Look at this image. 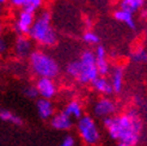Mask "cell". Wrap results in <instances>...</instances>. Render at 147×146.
Instances as JSON below:
<instances>
[{
    "mask_svg": "<svg viewBox=\"0 0 147 146\" xmlns=\"http://www.w3.org/2000/svg\"><path fill=\"white\" fill-rule=\"evenodd\" d=\"M114 18L117 22H120V23L126 24L130 29H135L136 28V23H135V19H134V13H131L129 11L122 10V9H117L114 12Z\"/></svg>",
    "mask_w": 147,
    "mask_h": 146,
    "instance_id": "obj_15",
    "label": "cell"
},
{
    "mask_svg": "<svg viewBox=\"0 0 147 146\" xmlns=\"http://www.w3.org/2000/svg\"><path fill=\"white\" fill-rule=\"evenodd\" d=\"M93 53H94L96 59H105L107 57V49L102 45H97V47H96V49H94Z\"/></svg>",
    "mask_w": 147,
    "mask_h": 146,
    "instance_id": "obj_24",
    "label": "cell"
},
{
    "mask_svg": "<svg viewBox=\"0 0 147 146\" xmlns=\"http://www.w3.org/2000/svg\"><path fill=\"white\" fill-rule=\"evenodd\" d=\"M9 3L16 9H23L24 6V0H9Z\"/></svg>",
    "mask_w": 147,
    "mask_h": 146,
    "instance_id": "obj_25",
    "label": "cell"
},
{
    "mask_svg": "<svg viewBox=\"0 0 147 146\" xmlns=\"http://www.w3.org/2000/svg\"><path fill=\"white\" fill-rule=\"evenodd\" d=\"M123 79H124V70L122 66H115L110 72V83L113 85L114 92L120 93L123 89Z\"/></svg>",
    "mask_w": 147,
    "mask_h": 146,
    "instance_id": "obj_12",
    "label": "cell"
},
{
    "mask_svg": "<svg viewBox=\"0 0 147 146\" xmlns=\"http://www.w3.org/2000/svg\"><path fill=\"white\" fill-rule=\"evenodd\" d=\"M59 146H77V139L74 135L68 134V135H65L62 138V140L60 141Z\"/></svg>",
    "mask_w": 147,
    "mask_h": 146,
    "instance_id": "obj_23",
    "label": "cell"
},
{
    "mask_svg": "<svg viewBox=\"0 0 147 146\" xmlns=\"http://www.w3.org/2000/svg\"><path fill=\"white\" fill-rule=\"evenodd\" d=\"M66 73L80 84H91L99 76L94 53L90 49L84 50L78 60H73L67 64Z\"/></svg>",
    "mask_w": 147,
    "mask_h": 146,
    "instance_id": "obj_2",
    "label": "cell"
},
{
    "mask_svg": "<svg viewBox=\"0 0 147 146\" xmlns=\"http://www.w3.org/2000/svg\"><path fill=\"white\" fill-rule=\"evenodd\" d=\"M0 68H1V64H0Z\"/></svg>",
    "mask_w": 147,
    "mask_h": 146,
    "instance_id": "obj_31",
    "label": "cell"
},
{
    "mask_svg": "<svg viewBox=\"0 0 147 146\" xmlns=\"http://www.w3.org/2000/svg\"><path fill=\"white\" fill-rule=\"evenodd\" d=\"M116 103L109 97H102L99 99H97L93 104V114L96 118L98 119H105V118H110V116H114V114L116 113Z\"/></svg>",
    "mask_w": 147,
    "mask_h": 146,
    "instance_id": "obj_7",
    "label": "cell"
},
{
    "mask_svg": "<svg viewBox=\"0 0 147 146\" xmlns=\"http://www.w3.org/2000/svg\"><path fill=\"white\" fill-rule=\"evenodd\" d=\"M130 60L135 64H147V50L144 48H139L131 53Z\"/></svg>",
    "mask_w": 147,
    "mask_h": 146,
    "instance_id": "obj_18",
    "label": "cell"
},
{
    "mask_svg": "<svg viewBox=\"0 0 147 146\" xmlns=\"http://www.w3.org/2000/svg\"><path fill=\"white\" fill-rule=\"evenodd\" d=\"M3 13H4V9H3V5H0V17L3 16Z\"/></svg>",
    "mask_w": 147,
    "mask_h": 146,
    "instance_id": "obj_29",
    "label": "cell"
},
{
    "mask_svg": "<svg viewBox=\"0 0 147 146\" xmlns=\"http://www.w3.org/2000/svg\"><path fill=\"white\" fill-rule=\"evenodd\" d=\"M49 121H50V126L54 129L66 132V130H69L73 127V121L74 120H72L69 116L62 110L60 113H55L50 118Z\"/></svg>",
    "mask_w": 147,
    "mask_h": 146,
    "instance_id": "obj_10",
    "label": "cell"
},
{
    "mask_svg": "<svg viewBox=\"0 0 147 146\" xmlns=\"http://www.w3.org/2000/svg\"><path fill=\"white\" fill-rule=\"evenodd\" d=\"M35 86L38 91V97L42 98L53 99L57 93V85L51 78H37Z\"/></svg>",
    "mask_w": 147,
    "mask_h": 146,
    "instance_id": "obj_9",
    "label": "cell"
},
{
    "mask_svg": "<svg viewBox=\"0 0 147 146\" xmlns=\"http://www.w3.org/2000/svg\"><path fill=\"white\" fill-rule=\"evenodd\" d=\"M34 50L32 40L28 35H18L13 43V54L18 59H28Z\"/></svg>",
    "mask_w": 147,
    "mask_h": 146,
    "instance_id": "obj_8",
    "label": "cell"
},
{
    "mask_svg": "<svg viewBox=\"0 0 147 146\" xmlns=\"http://www.w3.org/2000/svg\"><path fill=\"white\" fill-rule=\"evenodd\" d=\"M63 112L67 114L72 120H79L84 115V108H83V104L80 103V101L72 99L65 105Z\"/></svg>",
    "mask_w": 147,
    "mask_h": 146,
    "instance_id": "obj_14",
    "label": "cell"
},
{
    "mask_svg": "<svg viewBox=\"0 0 147 146\" xmlns=\"http://www.w3.org/2000/svg\"><path fill=\"white\" fill-rule=\"evenodd\" d=\"M6 50H7V43L3 37H0V55H3Z\"/></svg>",
    "mask_w": 147,
    "mask_h": 146,
    "instance_id": "obj_26",
    "label": "cell"
},
{
    "mask_svg": "<svg viewBox=\"0 0 147 146\" xmlns=\"http://www.w3.org/2000/svg\"><path fill=\"white\" fill-rule=\"evenodd\" d=\"M35 18H36L35 13L26 11L24 9H20L13 24L14 32L17 35H29V31H30V29L34 25Z\"/></svg>",
    "mask_w": 147,
    "mask_h": 146,
    "instance_id": "obj_6",
    "label": "cell"
},
{
    "mask_svg": "<svg viewBox=\"0 0 147 146\" xmlns=\"http://www.w3.org/2000/svg\"><path fill=\"white\" fill-rule=\"evenodd\" d=\"M83 41L86 43V45H89V46H97V45H99L100 39H99V36L94 31L87 30L83 35Z\"/></svg>",
    "mask_w": 147,
    "mask_h": 146,
    "instance_id": "obj_20",
    "label": "cell"
},
{
    "mask_svg": "<svg viewBox=\"0 0 147 146\" xmlns=\"http://www.w3.org/2000/svg\"><path fill=\"white\" fill-rule=\"evenodd\" d=\"M117 146H128V145H126V144H122V143H120V144L117 145Z\"/></svg>",
    "mask_w": 147,
    "mask_h": 146,
    "instance_id": "obj_30",
    "label": "cell"
},
{
    "mask_svg": "<svg viewBox=\"0 0 147 146\" xmlns=\"http://www.w3.org/2000/svg\"><path fill=\"white\" fill-rule=\"evenodd\" d=\"M109 137L128 146H136L140 140L142 122L135 110L103 119Z\"/></svg>",
    "mask_w": 147,
    "mask_h": 146,
    "instance_id": "obj_1",
    "label": "cell"
},
{
    "mask_svg": "<svg viewBox=\"0 0 147 146\" xmlns=\"http://www.w3.org/2000/svg\"><path fill=\"white\" fill-rule=\"evenodd\" d=\"M0 120L4 122H9L12 123L14 126H22L23 125V120L19 115H17L16 113H13L10 109L6 108H0Z\"/></svg>",
    "mask_w": 147,
    "mask_h": 146,
    "instance_id": "obj_16",
    "label": "cell"
},
{
    "mask_svg": "<svg viewBox=\"0 0 147 146\" xmlns=\"http://www.w3.org/2000/svg\"><path fill=\"white\" fill-rule=\"evenodd\" d=\"M43 3H45V0H24L23 9L32 13H36L43 6Z\"/></svg>",
    "mask_w": 147,
    "mask_h": 146,
    "instance_id": "obj_19",
    "label": "cell"
},
{
    "mask_svg": "<svg viewBox=\"0 0 147 146\" xmlns=\"http://www.w3.org/2000/svg\"><path fill=\"white\" fill-rule=\"evenodd\" d=\"M91 84H92V87L98 93L104 95V96H109V95H111L114 92L113 85L110 83V80L103 76H98Z\"/></svg>",
    "mask_w": 147,
    "mask_h": 146,
    "instance_id": "obj_13",
    "label": "cell"
},
{
    "mask_svg": "<svg viewBox=\"0 0 147 146\" xmlns=\"http://www.w3.org/2000/svg\"><path fill=\"white\" fill-rule=\"evenodd\" d=\"M96 64H97V70L99 76L107 77L110 73V64L108 61V59H96Z\"/></svg>",
    "mask_w": 147,
    "mask_h": 146,
    "instance_id": "obj_21",
    "label": "cell"
},
{
    "mask_svg": "<svg viewBox=\"0 0 147 146\" xmlns=\"http://www.w3.org/2000/svg\"><path fill=\"white\" fill-rule=\"evenodd\" d=\"M29 37L32 42L42 47H51L57 41V35L51 24V14L49 11H42L35 18L34 25L29 31Z\"/></svg>",
    "mask_w": 147,
    "mask_h": 146,
    "instance_id": "obj_3",
    "label": "cell"
},
{
    "mask_svg": "<svg viewBox=\"0 0 147 146\" xmlns=\"http://www.w3.org/2000/svg\"><path fill=\"white\" fill-rule=\"evenodd\" d=\"M77 132L86 146H96L100 141V130L92 116L83 115L77 120Z\"/></svg>",
    "mask_w": 147,
    "mask_h": 146,
    "instance_id": "obj_5",
    "label": "cell"
},
{
    "mask_svg": "<svg viewBox=\"0 0 147 146\" xmlns=\"http://www.w3.org/2000/svg\"><path fill=\"white\" fill-rule=\"evenodd\" d=\"M3 31H4V26L1 23H0V37H1V35H3Z\"/></svg>",
    "mask_w": 147,
    "mask_h": 146,
    "instance_id": "obj_27",
    "label": "cell"
},
{
    "mask_svg": "<svg viewBox=\"0 0 147 146\" xmlns=\"http://www.w3.org/2000/svg\"><path fill=\"white\" fill-rule=\"evenodd\" d=\"M144 6V0H121L120 9L135 13Z\"/></svg>",
    "mask_w": 147,
    "mask_h": 146,
    "instance_id": "obj_17",
    "label": "cell"
},
{
    "mask_svg": "<svg viewBox=\"0 0 147 146\" xmlns=\"http://www.w3.org/2000/svg\"><path fill=\"white\" fill-rule=\"evenodd\" d=\"M36 112L41 120H50V118L55 114V107L51 99L40 97L36 101Z\"/></svg>",
    "mask_w": 147,
    "mask_h": 146,
    "instance_id": "obj_11",
    "label": "cell"
},
{
    "mask_svg": "<svg viewBox=\"0 0 147 146\" xmlns=\"http://www.w3.org/2000/svg\"><path fill=\"white\" fill-rule=\"evenodd\" d=\"M29 66L37 78H51L54 79L60 73V65L54 59V56L43 52L32 50L29 55Z\"/></svg>",
    "mask_w": 147,
    "mask_h": 146,
    "instance_id": "obj_4",
    "label": "cell"
},
{
    "mask_svg": "<svg viewBox=\"0 0 147 146\" xmlns=\"http://www.w3.org/2000/svg\"><path fill=\"white\" fill-rule=\"evenodd\" d=\"M24 95L30 99H36L38 97V91L35 85H28L24 89Z\"/></svg>",
    "mask_w": 147,
    "mask_h": 146,
    "instance_id": "obj_22",
    "label": "cell"
},
{
    "mask_svg": "<svg viewBox=\"0 0 147 146\" xmlns=\"http://www.w3.org/2000/svg\"><path fill=\"white\" fill-rule=\"evenodd\" d=\"M6 3H9V0H0V5H3V6H4Z\"/></svg>",
    "mask_w": 147,
    "mask_h": 146,
    "instance_id": "obj_28",
    "label": "cell"
}]
</instances>
